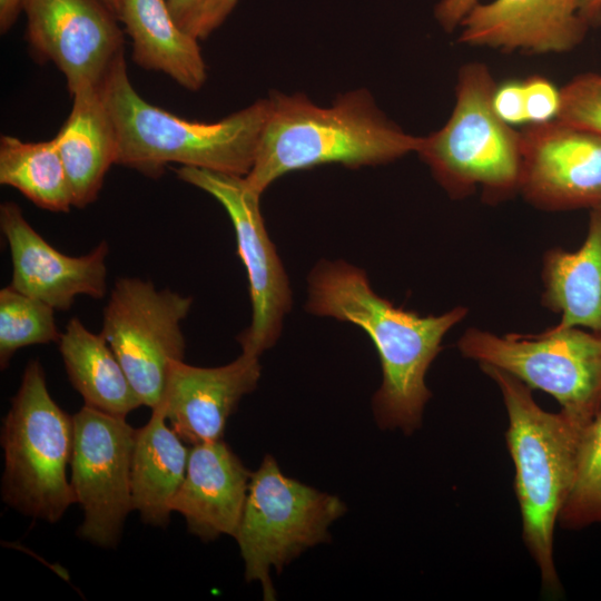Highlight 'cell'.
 <instances>
[{"label": "cell", "mask_w": 601, "mask_h": 601, "mask_svg": "<svg viewBox=\"0 0 601 601\" xmlns=\"http://www.w3.org/2000/svg\"><path fill=\"white\" fill-rule=\"evenodd\" d=\"M177 177L213 196L233 224L237 253L248 276L252 322L237 337L242 351L260 355L278 339L292 307V290L284 266L265 227L260 194L245 176L179 166Z\"/></svg>", "instance_id": "cell-10"}, {"label": "cell", "mask_w": 601, "mask_h": 601, "mask_svg": "<svg viewBox=\"0 0 601 601\" xmlns=\"http://www.w3.org/2000/svg\"><path fill=\"white\" fill-rule=\"evenodd\" d=\"M0 228L10 249L13 288L62 312L79 295L96 299L105 296L109 253L106 240L86 255L62 254L35 230L13 201L1 204Z\"/></svg>", "instance_id": "cell-14"}, {"label": "cell", "mask_w": 601, "mask_h": 601, "mask_svg": "<svg viewBox=\"0 0 601 601\" xmlns=\"http://www.w3.org/2000/svg\"><path fill=\"white\" fill-rule=\"evenodd\" d=\"M33 53L65 76L70 95L99 87L124 52L117 16L102 0H22Z\"/></svg>", "instance_id": "cell-12"}, {"label": "cell", "mask_w": 601, "mask_h": 601, "mask_svg": "<svg viewBox=\"0 0 601 601\" xmlns=\"http://www.w3.org/2000/svg\"><path fill=\"white\" fill-rule=\"evenodd\" d=\"M22 0H0V31L6 33L21 13Z\"/></svg>", "instance_id": "cell-31"}, {"label": "cell", "mask_w": 601, "mask_h": 601, "mask_svg": "<svg viewBox=\"0 0 601 601\" xmlns=\"http://www.w3.org/2000/svg\"><path fill=\"white\" fill-rule=\"evenodd\" d=\"M497 83L481 62L459 72L455 105L445 125L422 137L416 151L436 181L454 198L481 187L487 200L519 191L522 137L494 110Z\"/></svg>", "instance_id": "cell-5"}, {"label": "cell", "mask_w": 601, "mask_h": 601, "mask_svg": "<svg viewBox=\"0 0 601 601\" xmlns=\"http://www.w3.org/2000/svg\"><path fill=\"white\" fill-rule=\"evenodd\" d=\"M421 141L388 120L364 89L341 95L327 107L303 93L275 92L245 178L262 195L289 171L332 162L353 168L386 164L416 152Z\"/></svg>", "instance_id": "cell-2"}, {"label": "cell", "mask_w": 601, "mask_h": 601, "mask_svg": "<svg viewBox=\"0 0 601 601\" xmlns=\"http://www.w3.org/2000/svg\"><path fill=\"white\" fill-rule=\"evenodd\" d=\"M2 501L21 514L58 522L76 503L67 466L73 449V416L51 397L41 363H27L2 421Z\"/></svg>", "instance_id": "cell-6"}, {"label": "cell", "mask_w": 601, "mask_h": 601, "mask_svg": "<svg viewBox=\"0 0 601 601\" xmlns=\"http://www.w3.org/2000/svg\"><path fill=\"white\" fill-rule=\"evenodd\" d=\"M558 522L571 530L601 522V412L582 431L572 483Z\"/></svg>", "instance_id": "cell-25"}, {"label": "cell", "mask_w": 601, "mask_h": 601, "mask_svg": "<svg viewBox=\"0 0 601 601\" xmlns=\"http://www.w3.org/2000/svg\"><path fill=\"white\" fill-rule=\"evenodd\" d=\"M70 114L53 138L70 184L73 207L93 203L111 165H116L115 127L101 97L100 86L72 95Z\"/></svg>", "instance_id": "cell-18"}, {"label": "cell", "mask_w": 601, "mask_h": 601, "mask_svg": "<svg viewBox=\"0 0 601 601\" xmlns=\"http://www.w3.org/2000/svg\"><path fill=\"white\" fill-rule=\"evenodd\" d=\"M481 370L499 386L508 412L505 440L515 467L524 543L539 566L543 588L560 589L553 560V534L569 493L582 424L563 411L550 413L534 401L531 388L492 365Z\"/></svg>", "instance_id": "cell-4"}, {"label": "cell", "mask_w": 601, "mask_h": 601, "mask_svg": "<svg viewBox=\"0 0 601 601\" xmlns=\"http://www.w3.org/2000/svg\"><path fill=\"white\" fill-rule=\"evenodd\" d=\"M593 209H598V210L601 211V204L598 207L593 208Z\"/></svg>", "instance_id": "cell-34"}, {"label": "cell", "mask_w": 601, "mask_h": 601, "mask_svg": "<svg viewBox=\"0 0 601 601\" xmlns=\"http://www.w3.org/2000/svg\"><path fill=\"white\" fill-rule=\"evenodd\" d=\"M519 191L550 211L593 209L601 204V135L558 119L521 131Z\"/></svg>", "instance_id": "cell-13"}, {"label": "cell", "mask_w": 601, "mask_h": 601, "mask_svg": "<svg viewBox=\"0 0 601 601\" xmlns=\"http://www.w3.org/2000/svg\"><path fill=\"white\" fill-rule=\"evenodd\" d=\"M189 450L167 425L164 408H151L147 424L137 430L131 460L134 510L145 524L165 528L171 502L186 475Z\"/></svg>", "instance_id": "cell-21"}, {"label": "cell", "mask_w": 601, "mask_h": 601, "mask_svg": "<svg viewBox=\"0 0 601 601\" xmlns=\"http://www.w3.org/2000/svg\"><path fill=\"white\" fill-rule=\"evenodd\" d=\"M67 376L86 406L125 417L142 405L122 365L101 334L90 332L78 317L58 341Z\"/></svg>", "instance_id": "cell-22"}, {"label": "cell", "mask_w": 601, "mask_h": 601, "mask_svg": "<svg viewBox=\"0 0 601 601\" xmlns=\"http://www.w3.org/2000/svg\"><path fill=\"white\" fill-rule=\"evenodd\" d=\"M346 511L335 495L286 476L267 454L252 473L235 534L245 579L258 581L264 600H275L269 571L277 572L306 549L328 541L329 525Z\"/></svg>", "instance_id": "cell-7"}, {"label": "cell", "mask_w": 601, "mask_h": 601, "mask_svg": "<svg viewBox=\"0 0 601 601\" xmlns=\"http://www.w3.org/2000/svg\"><path fill=\"white\" fill-rule=\"evenodd\" d=\"M479 0H440L434 8V17L447 32L456 29L466 13Z\"/></svg>", "instance_id": "cell-30"}, {"label": "cell", "mask_w": 601, "mask_h": 601, "mask_svg": "<svg viewBox=\"0 0 601 601\" xmlns=\"http://www.w3.org/2000/svg\"><path fill=\"white\" fill-rule=\"evenodd\" d=\"M105 4L117 16L119 0H102Z\"/></svg>", "instance_id": "cell-33"}, {"label": "cell", "mask_w": 601, "mask_h": 601, "mask_svg": "<svg viewBox=\"0 0 601 601\" xmlns=\"http://www.w3.org/2000/svg\"><path fill=\"white\" fill-rule=\"evenodd\" d=\"M579 10L590 26L601 22V0H580Z\"/></svg>", "instance_id": "cell-32"}, {"label": "cell", "mask_w": 601, "mask_h": 601, "mask_svg": "<svg viewBox=\"0 0 601 601\" xmlns=\"http://www.w3.org/2000/svg\"><path fill=\"white\" fill-rule=\"evenodd\" d=\"M0 184L20 191L36 206L68 213L72 194L55 139L29 142L17 137L0 139Z\"/></svg>", "instance_id": "cell-23"}, {"label": "cell", "mask_w": 601, "mask_h": 601, "mask_svg": "<svg viewBox=\"0 0 601 601\" xmlns=\"http://www.w3.org/2000/svg\"><path fill=\"white\" fill-rule=\"evenodd\" d=\"M258 358L242 351L235 361L217 367H198L184 361L171 365L159 404L184 442L196 445L223 437L242 397L256 388Z\"/></svg>", "instance_id": "cell-16"}, {"label": "cell", "mask_w": 601, "mask_h": 601, "mask_svg": "<svg viewBox=\"0 0 601 601\" xmlns=\"http://www.w3.org/2000/svg\"><path fill=\"white\" fill-rule=\"evenodd\" d=\"M55 308L11 285L0 290V367L6 370L16 352L30 345L58 343L61 333Z\"/></svg>", "instance_id": "cell-24"}, {"label": "cell", "mask_w": 601, "mask_h": 601, "mask_svg": "<svg viewBox=\"0 0 601 601\" xmlns=\"http://www.w3.org/2000/svg\"><path fill=\"white\" fill-rule=\"evenodd\" d=\"M137 430L125 417L83 405L73 415L70 484L83 520L78 535L115 548L134 511L131 460Z\"/></svg>", "instance_id": "cell-11"}, {"label": "cell", "mask_w": 601, "mask_h": 601, "mask_svg": "<svg viewBox=\"0 0 601 601\" xmlns=\"http://www.w3.org/2000/svg\"><path fill=\"white\" fill-rule=\"evenodd\" d=\"M306 309L349 322L373 341L382 366V384L373 397L381 428L411 434L421 426L431 397L425 376L442 349L446 333L467 314L463 306L421 316L378 296L366 274L343 260L318 263L308 276Z\"/></svg>", "instance_id": "cell-1"}, {"label": "cell", "mask_w": 601, "mask_h": 601, "mask_svg": "<svg viewBox=\"0 0 601 601\" xmlns=\"http://www.w3.org/2000/svg\"><path fill=\"white\" fill-rule=\"evenodd\" d=\"M100 92L117 138L116 165L159 177L169 164L246 176L254 164L268 99L215 121L180 118L145 100L134 88L121 52Z\"/></svg>", "instance_id": "cell-3"}, {"label": "cell", "mask_w": 601, "mask_h": 601, "mask_svg": "<svg viewBox=\"0 0 601 601\" xmlns=\"http://www.w3.org/2000/svg\"><path fill=\"white\" fill-rule=\"evenodd\" d=\"M464 357L515 376L552 395L582 424L601 412V333L553 326L539 334L496 335L466 329L457 341Z\"/></svg>", "instance_id": "cell-8"}, {"label": "cell", "mask_w": 601, "mask_h": 601, "mask_svg": "<svg viewBox=\"0 0 601 601\" xmlns=\"http://www.w3.org/2000/svg\"><path fill=\"white\" fill-rule=\"evenodd\" d=\"M193 298L150 280L121 277L115 282L102 312L100 334L122 365L142 405L157 406L170 367L184 361L181 322Z\"/></svg>", "instance_id": "cell-9"}, {"label": "cell", "mask_w": 601, "mask_h": 601, "mask_svg": "<svg viewBox=\"0 0 601 601\" xmlns=\"http://www.w3.org/2000/svg\"><path fill=\"white\" fill-rule=\"evenodd\" d=\"M178 26L198 41L208 38L234 11L239 0H167Z\"/></svg>", "instance_id": "cell-27"}, {"label": "cell", "mask_w": 601, "mask_h": 601, "mask_svg": "<svg viewBox=\"0 0 601 601\" xmlns=\"http://www.w3.org/2000/svg\"><path fill=\"white\" fill-rule=\"evenodd\" d=\"M140 67L164 72L179 86L198 90L207 72L198 40L175 21L167 0H119L117 12Z\"/></svg>", "instance_id": "cell-19"}, {"label": "cell", "mask_w": 601, "mask_h": 601, "mask_svg": "<svg viewBox=\"0 0 601 601\" xmlns=\"http://www.w3.org/2000/svg\"><path fill=\"white\" fill-rule=\"evenodd\" d=\"M528 122L542 124L556 118L561 95L549 79L531 76L523 81Z\"/></svg>", "instance_id": "cell-28"}, {"label": "cell", "mask_w": 601, "mask_h": 601, "mask_svg": "<svg viewBox=\"0 0 601 601\" xmlns=\"http://www.w3.org/2000/svg\"><path fill=\"white\" fill-rule=\"evenodd\" d=\"M542 304L561 317L556 327L601 333V211L591 209L583 244L552 248L543 257Z\"/></svg>", "instance_id": "cell-20"}, {"label": "cell", "mask_w": 601, "mask_h": 601, "mask_svg": "<svg viewBox=\"0 0 601 601\" xmlns=\"http://www.w3.org/2000/svg\"><path fill=\"white\" fill-rule=\"evenodd\" d=\"M493 107L497 116L511 126L528 122L523 81L497 85Z\"/></svg>", "instance_id": "cell-29"}, {"label": "cell", "mask_w": 601, "mask_h": 601, "mask_svg": "<svg viewBox=\"0 0 601 601\" xmlns=\"http://www.w3.org/2000/svg\"><path fill=\"white\" fill-rule=\"evenodd\" d=\"M579 3L580 0L477 2L459 26V42L505 52H566L584 39L590 27Z\"/></svg>", "instance_id": "cell-15"}, {"label": "cell", "mask_w": 601, "mask_h": 601, "mask_svg": "<svg viewBox=\"0 0 601 601\" xmlns=\"http://www.w3.org/2000/svg\"><path fill=\"white\" fill-rule=\"evenodd\" d=\"M555 119L601 135V75L583 73L560 88Z\"/></svg>", "instance_id": "cell-26"}, {"label": "cell", "mask_w": 601, "mask_h": 601, "mask_svg": "<svg viewBox=\"0 0 601 601\" xmlns=\"http://www.w3.org/2000/svg\"><path fill=\"white\" fill-rule=\"evenodd\" d=\"M252 472L220 439L189 450L185 479L171 502L188 532L204 542L235 536L247 499Z\"/></svg>", "instance_id": "cell-17"}]
</instances>
